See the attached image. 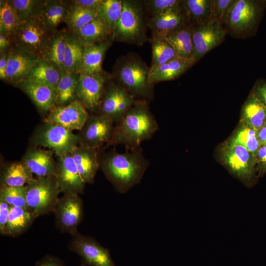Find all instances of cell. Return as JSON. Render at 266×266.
I'll return each mask as SVG.
<instances>
[{
    "instance_id": "6da1fadb",
    "label": "cell",
    "mask_w": 266,
    "mask_h": 266,
    "mask_svg": "<svg viewBox=\"0 0 266 266\" xmlns=\"http://www.w3.org/2000/svg\"><path fill=\"white\" fill-rule=\"evenodd\" d=\"M127 150L123 153L112 150L99 160L106 178L121 194L140 182L149 165L139 147Z\"/></svg>"
},
{
    "instance_id": "7a4b0ae2",
    "label": "cell",
    "mask_w": 266,
    "mask_h": 266,
    "mask_svg": "<svg viewBox=\"0 0 266 266\" xmlns=\"http://www.w3.org/2000/svg\"><path fill=\"white\" fill-rule=\"evenodd\" d=\"M155 117L145 100L136 101L123 118L114 126L108 145H123L127 149L139 147L158 130Z\"/></svg>"
},
{
    "instance_id": "3957f363",
    "label": "cell",
    "mask_w": 266,
    "mask_h": 266,
    "mask_svg": "<svg viewBox=\"0 0 266 266\" xmlns=\"http://www.w3.org/2000/svg\"><path fill=\"white\" fill-rule=\"evenodd\" d=\"M123 9L112 34V39L141 45L145 41L142 9L138 1L122 0Z\"/></svg>"
},
{
    "instance_id": "277c9868",
    "label": "cell",
    "mask_w": 266,
    "mask_h": 266,
    "mask_svg": "<svg viewBox=\"0 0 266 266\" xmlns=\"http://www.w3.org/2000/svg\"><path fill=\"white\" fill-rule=\"evenodd\" d=\"M32 141L36 146L53 151L57 157L71 152L81 143L79 135L61 126L48 123L35 130Z\"/></svg>"
},
{
    "instance_id": "5b68a950",
    "label": "cell",
    "mask_w": 266,
    "mask_h": 266,
    "mask_svg": "<svg viewBox=\"0 0 266 266\" xmlns=\"http://www.w3.org/2000/svg\"><path fill=\"white\" fill-rule=\"evenodd\" d=\"M28 209L38 216L53 211L61 191L55 176L36 177L26 185Z\"/></svg>"
},
{
    "instance_id": "8992f818",
    "label": "cell",
    "mask_w": 266,
    "mask_h": 266,
    "mask_svg": "<svg viewBox=\"0 0 266 266\" xmlns=\"http://www.w3.org/2000/svg\"><path fill=\"white\" fill-rule=\"evenodd\" d=\"M149 68L135 58L127 59L121 63L116 72L119 86L134 98H150L152 86L148 81Z\"/></svg>"
},
{
    "instance_id": "52a82bcc",
    "label": "cell",
    "mask_w": 266,
    "mask_h": 266,
    "mask_svg": "<svg viewBox=\"0 0 266 266\" xmlns=\"http://www.w3.org/2000/svg\"><path fill=\"white\" fill-rule=\"evenodd\" d=\"M54 33L47 29L38 18H35L20 23L10 38L14 47L40 58L42 51Z\"/></svg>"
},
{
    "instance_id": "ba28073f",
    "label": "cell",
    "mask_w": 266,
    "mask_h": 266,
    "mask_svg": "<svg viewBox=\"0 0 266 266\" xmlns=\"http://www.w3.org/2000/svg\"><path fill=\"white\" fill-rule=\"evenodd\" d=\"M53 212L58 229L72 236L78 233L77 228L83 217V201L78 194H64L59 198Z\"/></svg>"
},
{
    "instance_id": "9c48e42d",
    "label": "cell",
    "mask_w": 266,
    "mask_h": 266,
    "mask_svg": "<svg viewBox=\"0 0 266 266\" xmlns=\"http://www.w3.org/2000/svg\"><path fill=\"white\" fill-rule=\"evenodd\" d=\"M68 249L78 255L86 266H115L108 249L93 237L78 232L72 236Z\"/></svg>"
},
{
    "instance_id": "30bf717a",
    "label": "cell",
    "mask_w": 266,
    "mask_h": 266,
    "mask_svg": "<svg viewBox=\"0 0 266 266\" xmlns=\"http://www.w3.org/2000/svg\"><path fill=\"white\" fill-rule=\"evenodd\" d=\"M258 13L254 1L234 0L225 22L228 31L236 37H244L254 25Z\"/></svg>"
},
{
    "instance_id": "8fae6325",
    "label": "cell",
    "mask_w": 266,
    "mask_h": 266,
    "mask_svg": "<svg viewBox=\"0 0 266 266\" xmlns=\"http://www.w3.org/2000/svg\"><path fill=\"white\" fill-rule=\"evenodd\" d=\"M227 30L217 21H210L205 24L192 27L194 46L193 59L195 63L224 40Z\"/></svg>"
},
{
    "instance_id": "7c38bea8",
    "label": "cell",
    "mask_w": 266,
    "mask_h": 266,
    "mask_svg": "<svg viewBox=\"0 0 266 266\" xmlns=\"http://www.w3.org/2000/svg\"><path fill=\"white\" fill-rule=\"evenodd\" d=\"M105 78L101 73L79 74L75 88V98L87 110L100 108L104 92Z\"/></svg>"
},
{
    "instance_id": "4fadbf2b",
    "label": "cell",
    "mask_w": 266,
    "mask_h": 266,
    "mask_svg": "<svg viewBox=\"0 0 266 266\" xmlns=\"http://www.w3.org/2000/svg\"><path fill=\"white\" fill-rule=\"evenodd\" d=\"M224 163L236 177L244 181L249 180L256 163L255 156L244 146L228 142L222 151Z\"/></svg>"
},
{
    "instance_id": "5bb4252c",
    "label": "cell",
    "mask_w": 266,
    "mask_h": 266,
    "mask_svg": "<svg viewBox=\"0 0 266 266\" xmlns=\"http://www.w3.org/2000/svg\"><path fill=\"white\" fill-rule=\"evenodd\" d=\"M114 123L107 117L99 114L89 115L79 135L81 145L98 149L110 140Z\"/></svg>"
},
{
    "instance_id": "9a60e30c",
    "label": "cell",
    "mask_w": 266,
    "mask_h": 266,
    "mask_svg": "<svg viewBox=\"0 0 266 266\" xmlns=\"http://www.w3.org/2000/svg\"><path fill=\"white\" fill-rule=\"evenodd\" d=\"M135 98L119 86L113 85L103 96L99 114L118 123L136 102Z\"/></svg>"
},
{
    "instance_id": "2e32d148",
    "label": "cell",
    "mask_w": 266,
    "mask_h": 266,
    "mask_svg": "<svg viewBox=\"0 0 266 266\" xmlns=\"http://www.w3.org/2000/svg\"><path fill=\"white\" fill-rule=\"evenodd\" d=\"M89 116L85 108L75 100L67 104L54 107L43 121L61 126L71 131H80Z\"/></svg>"
},
{
    "instance_id": "e0dca14e",
    "label": "cell",
    "mask_w": 266,
    "mask_h": 266,
    "mask_svg": "<svg viewBox=\"0 0 266 266\" xmlns=\"http://www.w3.org/2000/svg\"><path fill=\"white\" fill-rule=\"evenodd\" d=\"M57 163L55 177L61 193H83L86 183L79 173L71 152L58 157Z\"/></svg>"
},
{
    "instance_id": "ac0fdd59",
    "label": "cell",
    "mask_w": 266,
    "mask_h": 266,
    "mask_svg": "<svg viewBox=\"0 0 266 266\" xmlns=\"http://www.w3.org/2000/svg\"><path fill=\"white\" fill-rule=\"evenodd\" d=\"M6 80L14 85L25 81L32 68L41 58L37 55L13 47L8 51Z\"/></svg>"
},
{
    "instance_id": "d6986e66",
    "label": "cell",
    "mask_w": 266,
    "mask_h": 266,
    "mask_svg": "<svg viewBox=\"0 0 266 266\" xmlns=\"http://www.w3.org/2000/svg\"><path fill=\"white\" fill-rule=\"evenodd\" d=\"M182 2L152 16L147 24L152 35L164 37L187 26L186 22L189 19Z\"/></svg>"
},
{
    "instance_id": "ffe728a7",
    "label": "cell",
    "mask_w": 266,
    "mask_h": 266,
    "mask_svg": "<svg viewBox=\"0 0 266 266\" xmlns=\"http://www.w3.org/2000/svg\"><path fill=\"white\" fill-rule=\"evenodd\" d=\"M54 152L40 147L29 149L22 161L37 177L55 176L57 163Z\"/></svg>"
},
{
    "instance_id": "44dd1931",
    "label": "cell",
    "mask_w": 266,
    "mask_h": 266,
    "mask_svg": "<svg viewBox=\"0 0 266 266\" xmlns=\"http://www.w3.org/2000/svg\"><path fill=\"white\" fill-rule=\"evenodd\" d=\"M71 153L83 181L93 183L100 167L97 149L80 144Z\"/></svg>"
},
{
    "instance_id": "7402d4cb",
    "label": "cell",
    "mask_w": 266,
    "mask_h": 266,
    "mask_svg": "<svg viewBox=\"0 0 266 266\" xmlns=\"http://www.w3.org/2000/svg\"><path fill=\"white\" fill-rule=\"evenodd\" d=\"M42 112H48L56 106V87L25 80L16 85Z\"/></svg>"
},
{
    "instance_id": "603a6c76",
    "label": "cell",
    "mask_w": 266,
    "mask_h": 266,
    "mask_svg": "<svg viewBox=\"0 0 266 266\" xmlns=\"http://www.w3.org/2000/svg\"><path fill=\"white\" fill-rule=\"evenodd\" d=\"M195 62L193 59L178 57L153 68H149V83L153 84L162 81L174 79L191 67Z\"/></svg>"
},
{
    "instance_id": "cb8c5ba5",
    "label": "cell",
    "mask_w": 266,
    "mask_h": 266,
    "mask_svg": "<svg viewBox=\"0 0 266 266\" xmlns=\"http://www.w3.org/2000/svg\"><path fill=\"white\" fill-rule=\"evenodd\" d=\"M111 45V40L86 46L84 47L78 74L101 73L102 63L105 53Z\"/></svg>"
},
{
    "instance_id": "d4e9b609",
    "label": "cell",
    "mask_w": 266,
    "mask_h": 266,
    "mask_svg": "<svg viewBox=\"0 0 266 266\" xmlns=\"http://www.w3.org/2000/svg\"><path fill=\"white\" fill-rule=\"evenodd\" d=\"M69 7L62 0H44L37 18L47 29L55 32L60 24L66 22Z\"/></svg>"
},
{
    "instance_id": "484cf974",
    "label": "cell",
    "mask_w": 266,
    "mask_h": 266,
    "mask_svg": "<svg viewBox=\"0 0 266 266\" xmlns=\"http://www.w3.org/2000/svg\"><path fill=\"white\" fill-rule=\"evenodd\" d=\"M72 35L84 47L105 40L112 33L97 17L91 22L72 33Z\"/></svg>"
},
{
    "instance_id": "4316f807",
    "label": "cell",
    "mask_w": 266,
    "mask_h": 266,
    "mask_svg": "<svg viewBox=\"0 0 266 266\" xmlns=\"http://www.w3.org/2000/svg\"><path fill=\"white\" fill-rule=\"evenodd\" d=\"M38 217L28 209L11 206L4 235L15 237L25 232Z\"/></svg>"
},
{
    "instance_id": "83f0119b",
    "label": "cell",
    "mask_w": 266,
    "mask_h": 266,
    "mask_svg": "<svg viewBox=\"0 0 266 266\" xmlns=\"http://www.w3.org/2000/svg\"><path fill=\"white\" fill-rule=\"evenodd\" d=\"M67 34L54 32L51 36L40 58L55 66L61 72L64 70V61Z\"/></svg>"
},
{
    "instance_id": "f1b7e54d",
    "label": "cell",
    "mask_w": 266,
    "mask_h": 266,
    "mask_svg": "<svg viewBox=\"0 0 266 266\" xmlns=\"http://www.w3.org/2000/svg\"><path fill=\"white\" fill-rule=\"evenodd\" d=\"M34 179L33 174L21 161L7 165L0 175V185L20 187L27 185Z\"/></svg>"
},
{
    "instance_id": "f546056e",
    "label": "cell",
    "mask_w": 266,
    "mask_h": 266,
    "mask_svg": "<svg viewBox=\"0 0 266 266\" xmlns=\"http://www.w3.org/2000/svg\"><path fill=\"white\" fill-rule=\"evenodd\" d=\"M164 38L172 46L177 57L185 59H193L194 51L191 26L187 25L167 34Z\"/></svg>"
},
{
    "instance_id": "4dcf8cb0",
    "label": "cell",
    "mask_w": 266,
    "mask_h": 266,
    "mask_svg": "<svg viewBox=\"0 0 266 266\" xmlns=\"http://www.w3.org/2000/svg\"><path fill=\"white\" fill-rule=\"evenodd\" d=\"M61 72L50 63L41 59L32 68L26 80L56 87Z\"/></svg>"
},
{
    "instance_id": "1f68e13d",
    "label": "cell",
    "mask_w": 266,
    "mask_h": 266,
    "mask_svg": "<svg viewBox=\"0 0 266 266\" xmlns=\"http://www.w3.org/2000/svg\"><path fill=\"white\" fill-rule=\"evenodd\" d=\"M78 73L64 70L56 86V106L67 104L76 100L75 88Z\"/></svg>"
},
{
    "instance_id": "d6a6232c",
    "label": "cell",
    "mask_w": 266,
    "mask_h": 266,
    "mask_svg": "<svg viewBox=\"0 0 266 266\" xmlns=\"http://www.w3.org/2000/svg\"><path fill=\"white\" fill-rule=\"evenodd\" d=\"M244 123L257 131L266 124V107L256 97L252 96L243 108Z\"/></svg>"
},
{
    "instance_id": "836d02e7",
    "label": "cell",
    "mask_w": 266,
    "mask_h": 266,
    "mask_svg": "<svg viewBox=\"0 0 266 266\" xmlns=\"http://www.w3.org/2000/svg\"><path fill=\"white\" fill-rule=\"evenodd\" d=\"M122 9V0H102L96 11L97 17L107 26L112 34Z\"/></svg>"
},
{
    "instance_id": "e575fe53",
    "label": "cell",
    "mask_w": 266,
    "mask_h": 266,
    "mask_svg": "<svg viewBox=\"0 0 266 266\" xmlns=\"http://www.w3.org/2000/svg\"><path fill=\"white\" fill-rule=\"evenodd\" d=\"M183 6L188 19H192L196 25L209 22L211 12L212 0H186Z\"/></svg>"
},
{
    "instance_id": "d590c367",
    "label": "cell",
    "mask_w": 266,
    "mask_h": 266,
    "mask_svg": "<svg viewBox=\"0 0 266 266\" xmlns=\"http://www.w3.org/2000/svg\"><path fill=\"white\" fill-rule=\"evenodd\" d=\"M84 47L73 35L67 34L64 61V70L78 73Z\"/></svg>"
},
{
    "instance_id": "8d00e7d4",
    "label": "cell",
    "mask_w": 266,
    "mask_h": 266,
    "mask_svg": "<svg viewBox=\"0 0 266 266\" xmlns=\"http://www.w3.org/2000/svg\"><path fill=\"white\" fill-rule=\"evenodd\" d=\"M96 17V11L71 4L69 5L65 22L70 30L73 33L91 22Z\"/></svg>"
},
{
    "instance_id": "74e56055",
    "label": "cell",
    "mask_w": 266,
    "mask_h": 266,
    "mask_svg": "<svg viewBox=\"0 0 266 266\" xmlns=\"http://www.w3.org/2000/svg\"><path fill=\"white\" fill-rule=\"evenodd\" d=\"M152 63L150 68L164 64L177 57L172 46L164 37L152 35Z\"/></svg>"
},
{
    "instance_id": "f35d334b",
    "label": "cell",
    "mask_w": 266,
    "mask_h": 266,
    "mask_svg": "<svg viewBox=\"0 0 266 266\" xmlns=\"http://www.w3.org/2000/svg\"><path fill=\"white\" fill-rule=\"evenodd\" d=\"M228 142L244 146L255 156L261 145L257 131L245 123L238 128Z\"/></svg>"
},
{
    "instance_id": "ab89813d",
    "label": "cell",
    "mask_w": 266,
    "mask_h": 266,
    "mask_svg": "<svg viewBox=\"0 0 266 266\" xmlns=\"http://www.w3.org/2000/svg\"><path fill=\"white\" fill-rule=\"evenodd\" d=\"M0 1V33L11 37L20 22L10 0Z\"/></svg>"
},
{
    "instance_id": "60d3db41",
    "label": "cell",
    "mask_w": 266,
    "mask_h": 266,
    "mask_svg": "<svg viewBox=\"0 0 266 266\" xmlns=\"http://www.w3.org/2000/svg\"><path fill=\"white\" fill-rule=\"evenodd\" d=\"M20 23L37 18L43 1L11 0Z\"/></svg>"
},
{
    "instance_id": "b9f144b4",
    "label": "cell",
    "mask_w": 266,
    "mask_h": 266,
    "mask_svg": "<svg viewBox=\"0 0 266 266\" xmlns=\"http://www.w3.org/2000/svg\"><path fill=\"white\" fill-rule=\"evenodd\" d=\"M26 192V185L20 187L0 185V198L11 206L28 209Z\"/></svg>"
},
{
    "instance_id": "7bdbcfd3",
    "label": "cell",
    "mask_w": 266,
    "mask_h": 266,
    "mask_svg": "<svg viewBox=\"0 0 266 266\" xmlns=\"http://www.w3.org/2000/svg\"><path fill=\"white\" fill-rule=\"evenodd\" d=\"M234 0H212L209 21L225 23L227 13Z\"/></svg>"
},
{
    "instance_id": "ee69618b",
    "label": "cell",
    "mask_w": 266,
    "mask_h": 266,
    "mask_svg": "<svg viewBox=\"0 0 266 266\" xmlns=\"http://www.w3.org/2000/svg\"><path fill=\"white\" fill-rule=\"evenodd\" d=\"M182 0H149L144 1L146 9L153 16L169 8L180 5Z\"/></svg>"
},
{
    "instance_id": "f6af8a7d",
    "label": "cell",
    "mask_w": 266,
    "mask_h": 266,
    "mask_svg": "<svg viewBox=\"0 0 266 266\" xmlns=\"http://www.w3.org/2000/svg\"><path fill=\"white\" fill-rule=\"evenodd\" d=\"M11 206L0 198V233L4 235V230L8 221Z\"/></svg>"
},
{
    "instance_id": "bcb514c9",
    "label": "cell",
    "mask_w": 266,
    "mask_h": 266,
    "mask_svg": "<svg viewBox=\"0 0 266 266\" xmlns=\"http://www.w3.org/2000/svg\"><path fill=\"white\" fill-rule=\"evenodd\" d=\"M35 266H65V265L59 258L48 255L37 261Z\"/></svg>"
},
{
    "instance_id": "7dc6e473",
    "label": "cell",
    "mask_w": 266,
    "mask_h": 266,
    "mask_svg": "<svg viewBox=\"0 0 266 266\" xmlns=\"http://www.w3.org/2000/svg\"><path fill=\"white\" fill-rule=\"evenodd\" d=\"M71 1V4L96 11L102 0H74Z\"/></svg>"
},
{
    "instance_id": "c3c4849f",
    "label": "cell",
    "mask_w": 266,
    "mask_h": 266,
    "mask_svg": "<svg viewBox=\"0 0 266 266\" xmlns=\"http://www.w3.org/2000/svg\"><path fill=\"white\" fill-rule=\"evenodd\" d=\"M257 162L263 169H266V145L261 144L256 156Z\"/></svg>"
},
{
    "instance_id": "681fc988",
    "label": "cell",
    "mask_w": 266,
    "mask_h": 266,
    "mask_svg": "<svg viewBox=\"0 0 266 266\" xmlns=\"http://www.w3.org/2000/svg\"><path fill=\"white\" fill-rule=\"evenodd\" d=\"M8 52H2L0 55V78L6 80V70L8 63Z\"/></svg>"
},
{
    "instance_id": "f907efd6",
    "label": "cell",
    "mask_w": 266,
    "mask_h": 266,
    "mask_svg": "<svg viewBox=\"0 0 266 266\" xmlns=\"http://www.w3.org/2000/svg\"><path fill=\"white\" fill-rule=\"evenodd\" d=\"M12 43L10 37L0 33V52H8Z\"/></svg>"
},
{
    "instance_id": "816d5d0a",
    "label": "cell",
    "mask_w": 266,
    "mask_h": 266,
    "mask_svg": "<svg viewBox=\"0 0 266 266\" xmlns=\"http://www.w3.org/2000/svg\"><path fill=\"white\" fill-rule=\"evenodd\" d=\"M266 107V84L259 86L256 96Z\"/></svg>"
},
{
    "instance_id": "f5cc1de1",
    "label": "cell",
    "mask_w": 266,
    "mask_h": 266,
    "mask_svg": "<svg viewBox=\"0 0 266 266\" xmlns=\"http://www.w3.org/2000/svg\"><path fill=\"white\" fill-rule=\"evenodd\" d=\"M257 134L260 143L266 145V124L257 131Z\"/></svg>"
},
{
    "instance_id": "db71d44e",
    "label": "cell",
    "mask_w": 266,
    "mask_h": 266,
    "mask_svg": "<svg viewBox=\"0 0 266 266\" xmlns=\"http://www.w3.org/2000/svg\"><path fill=\"white\" fill-rule=\"evenodd\" d=\"M79 266H86L81 263V265Z\"/></svg>"
}]
</instances>
